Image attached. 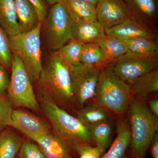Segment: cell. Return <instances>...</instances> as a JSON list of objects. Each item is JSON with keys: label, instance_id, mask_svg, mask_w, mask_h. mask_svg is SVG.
Listing matches in <instances>:
<instances>
[{"label": "cell", "instance_id": "cell-1", "mask_svg": "<svg viewBox=\"0 0 158 158\" xmlns=\"http://www.w3.org/2000/svg\"><path fill=\"white\" fill-rule=\"evenodd\" d=\"M41 107L51 125L53 135L68 150L76 152L82 145L94 144L88 127L77 118L73 116L56 104L43 100Z\"/></svg>", "mask_w": 158, "mask_h": 158}, {"label": "cell", "instance_id": "cell-2", "mask_svg": "<svg viewBox=\"0 0 158 158\" xmlns=\"http://www.w3.org/2000/svg\"><path fill=\"white\" fill-rule=\"evenodd\" d=\"M70 69V65L56 52L51 55L37 81L44 99L57 105L73 101Z\"/></svg>", "mask_w": 158, "mask_h": 158}, {"label": "cell", "instance_id": "cell-3", "mask_svg": "<svg viewBox=\"0 0 158 158\" xmlns=\"http://www.w3.org/2000/svg\"><path fill=\"white\" fill-rule=\"evenodd\" d=\"M129 106L131 158H145L150 144L158 131V117L137 96L131 98Z\"/></svg>", "mask_w": 158, "mask_h": 158}, {"label": "cell", "instance_id": "cell-4", "mask_svg": "<svg viewBox=\"0 0 158 158\" xmlns=\"http://www.w3.org/2000/svg\"><path fill=\"white\" fill-rule=\"evenodd\" d=\"M39 22L31 31L9 37L12 54L20 57L31 82L37 81L42 72L40 31Z\"/></svg>", "mask_w": 158, "mask_h": 158}, {"label": "cell", "instance_id": "cell-5", "mask_svg": "<svg viewBox=\"0 0 158 158\" xmlns=\"http://www.w3.org/2000/svg\"><path fill=\"white\" fill-rule=\"evenodd\" d=\"M131 86L104 68L101 69L95 96L97 104L118 114L129 105Z\"/></svg>", "mask_w": 158, "mask_h": 158}, {"label": "cell", "instance_id": "cell-6", "mask_svg": "<svg viewBox=\"0 0 158 158\" xmlns=\"http://www.w3.org/2000/svg\"><path fill=\"white\" fill-rule=\"evenodd\" d=\"M11 75L7 88L11 104L16 107L37 110L39 104L33 90L32 82L20 57L12 54Z\"/></svg>", "mask_w": 158, "mask_h": 158}, {"label": "cell", "instance_id": "cell-7", "mask_svg": "<svg viewBox=\"0 0 158 158\" xmlns=\"http://www.w3.org/2000/svg\"><path fill=\"white\" fill-rule=\"evenodd\" d=\"M157 57L158 54L137 56L128 51L103 68L131 84L139 77L156 69Z\"/></svg>", "mask_w": 158, "mask_h": 158}, {"label": "cell", "instance_id": "cell-8", "mask_svg": "<svg viewBox=\"0 0 158 158\" xmlns=\"http://www.w3.org/2000/svg\"><path fill=\"white\" fill-rule=\"evenodd\" d=\"M44 21L49 46L58 50L71 39L73 21L62 2L51 6Z\"/></svg>", "mask_w": 158, "mask_h": 158}, {"label": "cell", "instance_id": "cell-9", "mask_svg": "<svg viewBox=\"0 0 158 158\" xmlns=\"http://www.w3.org/2000/svg\"><path fill=\"white\" fill-rule=\"evenodd\" d=\"M101 69L82 63L70 65L72 90L74 98L81 107H84L86 102L95 96Z\"/></svg>", "mask_w": 158, "mask_h": 158}, {"label": "cell", "instance_id": "cell-10", "mask_svg": "<svg viewBox=\"0 0 158 158\" xmlns=\"http://www.w3.org/2000/svg\"><path fill=\"white\" fill-rule=\"evenodd\" d=\"M97 20L105 29L110 28L132 16L123 0H98Z\"/></svg>", "mask_w": 158, "mask_h": 158}, {"label": "cell", "instance_id": "cell-11", "mask_svg": "<svg viewBox=\"0 0 158 158\" xmlns=\"http://www.w3.org/2000/svg\"><path fill=\"white\" fill-rule=\"evenodd\" d=\"M29 138L52 134V128L44 120L22 110H13L11 125Z\"/></svg>", "mask_w": 158, "mask_h": 158}, {"label": "cell", "instance_id": "cell-12", "mask_svg": "<svg viewBox=\"0 0 158 158\" xmlns=\"http://www.w3.org/2000/svg\"><path fill=\"white\" fill-rule=\"evenodd\" d=\"M106 35L125 40L136 37H144L153 39L152 31L145 23L132 17L124 22L105 29Z\"/></svg>", "mask_w": 158, "mask_h": 158}, {"label": "cell", "instance_id": "cell-13", "mask_svg": "<svg viewBox=\"0 0 158 158\" xmlns=\"http://www.w3.org/2000/svg\"><path fill=\"white\" fill-rule=\"evenodd\" d=\"M105 28L97 20H78L73 23L71 40L84 44L96 43L106 36Z\"/></svg>", "mask_w": 158, "mask_h": 158}, {"label": "cell", "instance_id": "cell-14", "mask_svg": "<svg viewBox=\"0 0 158 158\" xmlns=\"http://www.w3.org/2000/svg\"><path fill=\"white\" fill-rule=\"evenodd\" d=\"M117 135L108 151L100 158H125L126 153L131 143L129 123L125 120L119 121L116 129Z\"/></svg>", "mask_w": 158, "mask_h": 158}, {"label": "cell", "instance_id": "cell-15", "mask_svg": "<svg viewBox=\"0 0 158 158\" xmlns=\"http://www.w3.org/2000/svg\"><path fill=\"white\" fill-rule=\"evenodd\" d=\"M0 27L9 37L19 34V27L13 0H0Z\"/></svg>", "mask_w": 158, "mask_h": 158}, {"label": "cell", "instance_id": "cell-16", "mask_svg": "<svg viewBox=\"0 0 158 158\" xmlns=\"http://www.w3.org/2000/svg\"><path fill=\"white\" fill-rule=\"evenodd\" d=\"M13 1L18 19L19 33L31 31L39 22L34 6L29 0Z\"/></svg>", "mask_w": 158, "mask_h": 158}, {"label": "cell", "instance_id": "cell-17", "mask_svg": "<svg viewBox=\"0 0 158 158\" xmlns=\"http://www.w3.org/2000/svg\"><path fill=\"white\" fill-rule=\"evenodd\" d=\"M132 17L141 22L149 24L157 13L156 0H123Z\"/></svg>", "mask_w": 158, "mask_h": 158}, {"label": "cell", "instance_id": "cell-18", "mask_svg": "<svg viewBox=\"0 0 158 158\" xmlns=\"http://www.w3.org/2000/svg\"><path fill=\"white\" fill-rule=\"evenodd\" d=\"M132 93L141 100L158 91L157 69L139 77L131 84Z\"/></svg>", "mask_w": 158, "mask_h": 158}, {"label": "cell", "instance_id": "cell-19", "mask_svg": "<svg viewBox=\"0 0 158 158\" xmlns=\"http://www.w3.org/2000/svg\"><path fill=\"white\" fill-rule=\"evenodd\" d=\"M38 144L47 158H71L68 150L53 135H42L31 138Z\"/></svg>", "mask_w": 158, "mask_h": 158}, {"label": "cell", "instance_id": "cell-20", "mask_svg": "<svg viewBox=\"0 0 158 158\" xmlns=\"http://www.w3.org/2000/svg\"><path fill=\"white\" fill-rule=\"evenodd\" d=\"M97 43L102 52L105 66L128 51L124 40L113 36L106 35L99 40Z\"/></svg>", "mask_w": 158, "mask_h": 158}, {"label": "cell", "instance_id": "cell-21", "mask_svg": "<svg viewBox=\"0 0 158 158\" xmlns=\"http://www.w3.org/2000/svg\"><path fill=\"white\" fill-rule=\"evenodd\" d=\"M65 5L72 19L97 20L96 7L82 0H61Z\"/></svg>", "mask_w": 158, "mask_h": 158}, {"label": "cell", "instance_id": "cell-22", "mask_svg": "<svg viewBox=\"0 0 158 158\" xmlns=\"http://www.w3.org/2000/svg\"><path fill=\"white\" fill-rule=\"evenodd\" d=\"M19 136L10 129L0 134V158H15L22 144Z\"/></svg>", "mask_w": 158, "mask_h": 158}, {"label": "cell", "instance_id": "cell-23", "mask_svg": "<svg viewBox=\"0 0 158 158\" xmlns=\"http://www.w3.org/2000/svg\"><path fill=\"white\" fill-rule=\"evenodd\" d=\"M128 51L137 56L158 54L157 44L153 39L144 37H136L123 40Z\"/></svg>", "mask_w": 158, "mask_h": 158}, {"label": "cell", "instance_id": "cell-24", "mask_svg": "<svg viewBox=\"0 0 158 158\" xmlns=\"http://www.w3.org/2000/svg\"><path fill=\"white\" fill-rule=\"evenodd\" d=\"M86 127L108 120L109 114L104 108L98 104L83 107L78 113L77 117Z\"/></svg>", "mask_w": 158, "mask_h": 158}, {"label": "cell", "instance_id": "cell-25", "mask_svg": "<svg viewBox=\"0 0 158 158\" xmlns=\"http://www.w3.org/2000/svg\"><path fill=\"white\" fill-rule=\"evenodd\" d=\"M96 146L104 152L110 145L112 127L108 120L88 127Z\"/></svg>", "mask_w": 158, "mask_h": 158}, {"label": "cell", "instance_id": "cell-26", "mask_svg": "<svg viewBox=\"0 0 158 158\" xmlns=\"http://www.w3.org/2000/svg\"><path fill=\"white\" fill-rule=\"evenodd\" d=\"M81 63L102 69L105 66L103 55L100 47L96 43L84 44L82 46Z\"/></svg>", "mask_w": 158, "mask_h": 158}, {"label": "cell", "instance_id": "cell-27", "mask_svg": "<svg viewBox=\"0 0 158 158\" xmlns=\"http://www.w3.org/2000/svg\"><path fill=\"white\" fill-rule=\"evenodd\" d=\"M83 44L72 40L68 44L63 46L56 52L70 65L81 64V56Z\"/></svg>", "mask_w": 158, "mask_h": 158}, {"label": "cell", "instance_id": "cell-28", "mask_svg": "<svg viewBox=\"0 0 158 158\" xmlns=\"http://www.w3.org/2000/svg\"><path fill=\"white\" fill-rule=\"evenodd\" d=\"M12 61L9 36L0 27V64L5 68L9 69L11 68Z\"/></svg>", "mask_w": 158, "mask_h": 158}, {"label": "cell", "instance_id": "cell-29", "mask_svg": "<svg viewBox=\"0 0 158 158\" xmlns=\"http://www.w3.org/2000/svg\"><path fill=\"white\" fill-rule=\"evenodd\" d=\"M19 158H47L37 144L29 141L23 142L19 151Z\"/></svg>", "mask_w": 158, "mask_h": 158}, {"label": "cell", "instance_id": "cell-30", "mask_svg": "<svg viewBox=\"0 0 158 158\" xmlns=\"http://www.w3.org/2000/svg\"><path fill=\"white\" fill-rule=\"evenodd\" d=\"M12 111L9 102L0 95V130L10 126Z\"/></svg>", "mask_w": 158, "mask_h": 158}, {"label": "cell", "instance_id": "cell-31", "mask_svg": "<svg viewBox=\"0 0 158 158\" xmlns=\"http://www.w3.org/2000/svg\"><path fill=\"white\" fill-rule=\"evenodd\" d=\"M77 153L79 158H100L104 152L97 146L82 145L78 148Z\"/></svg>", "mask_w": 158, "mask_h": 158}, {"label": "cell", "instance_id": "cell-32", "mask_svg": "<svg viewBox=\"0 0 158 158\" xmlns=\"http://www.w3.org/2000/svg\"><path fill=\"white\" fill-rule=\"evenodd\" d=\"M37 11L39 22L43 23L48 12L47 4L44 0H29Z\"/></svg>", "mask_w": 158, "mask_h": 158}, {"label": "cell", "instance_id": "cell-33", "mask_svg": "<svg viewBox=\"0 0 158 158\" xmlns=\"http://www.w3.org/2000/svg\"><path fill=\"white\" fill-rule=\"evenodd\" d=\"M9 81L5 67L0 64V95L7 90Z\"/></svg>", "mask_w": 158, "mask_h": 158}, {"label": "cell", "instance_id": "cell-34", "mask_svg": "<svg viewBox=\"0 0 158 158\" xmlns=\"http://www.w3.org/2000/svg\"><path fill=\"white\" fill-rule=\"evenodd\" d=\"M148 149L152 158H158V134L157 133L150 144Z\"/></svg>", "mask_w": 158, "mask_h": 158}, {"label": "cell", "instance_id": "cell-35", "mask_svg": "<svg viewBox=\"0 0 158 158\" xmlns=\"http://www.w3.org/2000/svg\"><path fill=\"white\" fill-rule=\"evenodd\" d=\"M148 109L150 112L156 116L158 117V100L157 98H153L148 102Z\"/></svg>", "mask_w": 158, "mask_h": 158}, {"label": "cell", "instance_id": "cell-36", "mask_svg": "<svg viewBox=\"0 0 158 158\" xmlns=\"http://www.w3.org/2000/svg\"><path fill=\"white\" fill-rule=\"evenodd\" d=\"M48 5L52 6L56 3L61 2V0H44Z\"/></svg>", "mask_w": 158, "mask_h": 158}, {"label": "cell", "instance_id": "cell-37", "mask_svg": "<svg viewBox=\"0 0 158 158\" xmlns=\"http://www.w3.org/2000/svg\"><path fill=\"white\" fill-rule=\"evenodd\" d=\"M82 1H85L86 2L90 3V4L93 5V6H95V7H96L98 2V0H82Z\"/></svg>", "mask_w": 158, "mask_h": 158}, {"label": "cell", "instance_id": "cell-38", "mask_svg": "<svg viewBox=\"0 0 158 158\" xmlns=\"http://www.w3.org/2000/svg\"><path fill=\"white\" fill-rule=\"evenodd\" d=\"M1 131H0V134H1Z\"/></svg>", "mask_w": 158, "mask_h": 158}]
</instances>
